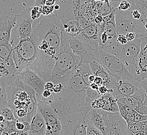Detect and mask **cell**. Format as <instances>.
Returning <instances> with one entry per match:
<instances>
[{"instance_id":"6da1fadb","label":"cell","mask_w":147,"mask_h":135,"mask_svg":"<svg viewBox=\"0 0 147 135\" xmlns=\"http://www.w3.org/2000/svg\"><path fill=\"white\" fill-rule=\"evenodd\" d=\"M62 83V91L59 94L52 93L54 101L51 106L64 126L74 119L87 116L91 104L86 100V91L89 86L76 69Z\"/></svg>"},{"instance_id":"7a4b0ae2","label":"cell","mask_w":147,"mask_h":135,"mask_svg":"<svg viewBox=\"0 0 147 135\" xmlns=\"http://www.w3.org/2000/svg\"><path fill=\"white\" fill-rule=\"evenodd\" d=\"M68 35L63 27L61 31V45L59 55L56 60L50 82L54 84L62 83L76 70L80 63V58L75 55L71 50Z\"/></svg>"},{"instance_id":"3957f363","label":"cell","mask_w":147,"mask_h":135,"mask_svg":"<svg viewBox=\"0 0 147 135\" xmlns=\"http://www.w3.org/2000/svg\"><path fill=\"white\" fill-rule=\"evenodd\" d=\"M87 118L103 135H128L125 129L127 123L119 112H109L102 109H91Z\"/></svg>"},{"instance_id":"277c9868","label":"cell","mask_w":147,"mask_h":135,"mask_svg":"<svg viewBox=\"0 0 147 135\" xmlns=\"http://www.w3.org/2000/svg\"><path fill=\"white\" fill-rule=\"evenodd\" d=\"M39 37L33 26V32L28 38L13 48V57L17 73L27 68L34 71L38 56Z\"/></svg>"},{"instance_id":"5b68a950","label":"cell","mask_w":147,"mask_h":135,"mask_svg":"<svg viewBox=\"0 0 147 135\" xmlns=\"http://www.w3.org/2000/svg\"><path fill=\"white\" fill-rule=\"evenodd\" d=\"M147 36L136 39L125 45H122L117 42L100 48L117 57L124 64L129 72L138 78V62L141 45Z\"/></svg>"},{"instance_id":"8992f818","label":"cell","mask_w":147,"mask_h":135,"mask_svg":"<svg viewBox=\"0 0 147 135\" xmlns=\"http://www.w3.org/2000/svg\"><path fill=\"white\" fill-rule=\"evenodd\" d=\"M64 24L56 14L43 16L39 23L35 20L33 26L40 40L48 43L52 49L60 53L61 45V31Z\"/></svg>"},{"instance_id":"52a82bcc","label":"cell","mask_w":147,"mask_h":135,"mask_svg":"<svg viewBox=\"0 0 147 135\" xmlns=\"http://www.w3.org/2000/svg\"><path fill=\"white\" fill-rule=\"evenodd\" d=\"M99 61L108 73L119 81H128L140 83L142 80L134 76L128 70L122 61L112 54L99 48Z\"/></svg>"},{"instance_id":"ba28073f","label":"cell","mask_w":147,"mask_h":135,"mask_svg":"<svg viewBox=\"0 0 147 135\" xmlns=\"http://www.w3.org/2000/svg\"><path fill=\"white\" fill-rule=\"evenodd\" d=\"M115 10L117 34L126 36L129 33H134L136 39L145 37L147 31L144 25L139 20L135 19L131 14V11H121L117 9Z\"/></svg>"},{"instance_id":"9c48e42d","label":"cell","mask_w":147,"mask_h":135,"mask_svg":"<svg viewBox=\"0 0 147 135\" xmlns=\"http://www.w3.org/2000/svg\"><path fill=\"white\" fill-rule=\"evenodd\" d=\"M32 7L25 9L17 16V23L11 32L10 43L13 48L16 47L20 42L30 37L33 32V23L31 12Z\"/></svg>"},{"instance_id":"30bf717a","label":"cell","mask_w":147,"mask_h":135,"mask_svg":"<svg viewBox=\"0 0 147 135\" xmlns=\"http://www.w3.org/2000/svg\"><path fill=\"white\" fill-rule=\"evenodd\" d=\"M83 2L82 1H57L56 3L59 5V9L54 11V14L59 17L64 25L79 17H84L82 9Z\"/></svg>"},{"instance_id":"8fae6325","label":"cell","mask_w":147,"mask_h":135,"mask_svg":"<svg viewBox=\"0 0 147 135\" xmlns=\"http://www.w3.org/2000/svg\"><path fill=\"white\" fill-rule=\"evenodd\" d=\"M38 111L41 113L47 125L45 135H62V124L51 105L45 104L39 100Z\"/></svg>"},{"instance_id":"7c38bea8","label":"cell","mask_w":147,"mask_h":135,"mask_svg":"<svg viewBox=\"0 0 147 135\" xmlns=\"http://www.w3.org/2000/svg\"><path fill=\"white\" fill-rule=\"evenodd\" d=\"M111 95L117 100L122 98L135 96L145 101L146 97V94L142 87L141 82L138 83L128 81H117L116 87L113 89V93Z\"/></svg>"},{"instance_id":"4fadbf2b","label":"cell","mask_w":147,"mask_h":135,"mask_svg":"<svg viewBox=\"0 0 147 135\" xmlns=\"http://www.w3.org/2000/svg\"><path fill=\"white\" fill-rule=\"evenodd\" d=\"M69 42L73 52L80 58V65L85 62L90 63L92 61H99V49L97 50L92 47L78 36L71 37Z\"/></svg>"},{"instance_id":"5bb4252c","label":"cell","mask_w":147,"mask_h":135,"mask_svg":"<svg viewBox=\"0 0 147 135\" xmlns=\"http://www.w3.org/2000/svg\"><path fill=\"white\" fill-rule=\"evenodd\" d=\"M17 79L28 85L36 92L38 101L41 100L43 92L45 90L46 82L34 71L29 68L17 73Z\"/></svg>"},{"instance_id":"9a60e30c","label":"cell","mask_w":147,"mask_h":135,"mask_svg":"<svg viewBox=\"0 0 147 135\" xmlns=\"http://www.w3.org/2000/svg\"><path fill=\"white\" fill-rule=\"evenodd\" d=\"M89 121L87 116L70 121L63 126L62 135H86Z\"/></svg>"},{"instance_id":"2e32d148","label":"cell","mask_w":147,"mask_h":135,"mask_svg":"<svg viewBox=\"0 0 147 135\" xmlns=\"http://www.w3.org/2000/svg\"><path fill=\"white\" fill-rule=\"evenodd\" d=\"M78 37L84 42L93 48L99 50L100 48L98 25L94 23L82 29Z\"/></svg>"},{"instance_id":"e0dca14e","label":"cell","mask_w":147,"mask_h":135,"mask_svg":"<svg viewBox=\"0 0 147 135\" xmlns=\"http://www.w3.org/2000/svg\"><path fill=\"white\" fill-rule=\"evenodd\" d=\"M13 48L9 41L0 39V60H2L10 70L17 72L13 57Z\"/></svg>"},{"instance_id":"ac0fdd59","label":"cell","mask_w":147,"mask_h":135,"mask_svg":"<svg viewBox=\"0 0 147 135\" xmlns=\"http://www.w3.org/2000/svg\"><path fill=\"white\" fill-rule=\"evenodd\" d=\"M119 112L127 124L147 121V116H143L130 107L117 101Z\"/></svg>"},{"instance_id":"d6986e66","label":"cell","mask_w":147,"mask_h":135,"mask_svg":"<svg viewBox=\"0 0 147 135\" xmlns=\"http://www.w3.org/2000/svg\"><path fill=\"white\" fill-rule=\"evenodd\" d=\"M18 15L14 16H1L0 20V39L9 41L11 32L17 23Z\"/></svg>"},{"instance_id":"ffe728a7","label":"cell","mask_w":147,"mask_h":135,"mask_svg":"<svg viewBox=\"0 0 147 135\" xmlns=\"http://www.w3.org/2000/svg\"><path fill=\"white\" fill-rule=\"evenodd\" d=\"M138 78L142 80L147 79V36L141 45L138 62Z\"/></svg>"},{"instance_id":"44dd1931","label":"cell","mask_w":147,"mask_h":135,"mask_svg":"<svg viewBox=\"0 0 147 135\" xmlns=\"http://www.w3.org/2000/svg\"><path fill=\"white\" fill-rule=\"evenodd\" d=\"M47 125L45 121L40 113L37 111V114L30 123V128L29 130V135H45Z\"/></svg>"},{"instance_id":"7402d4cb","label":"cell","mask_w":147,"mask_h":135,"mask_svg":"<svg viewBox=\"0 0 147 135\" xmlns=\"http://www.w3.org/2000/svg\"><path fill=\"white\" fill-rule=\"evenodd\" d=\"M17 72L11 70L0 60V80L5 83L6 86L13 84L17 79Z\"/></svg>"},{"instance_id":"603a6c76","label":"cell","mask_w":147,"mask_h":135,"mask_svg":"<svg viewBox=\"0 0 147 135\" xmlns=\"http://www.w3.org/2000/svg\"><path fill=\"white\" fill-rule=\"evenodd\" d=\"M128 135H147V121L127 124Z\"/></svg>"},{"instance_id":"cb8c5ba5","label":"cell","mask_w":147,"mask_h":135,"mask_svg":"<svg viewBox=\"0 0 147 135\" xmlns=\"http://www.w3.org/2000/svg\"><path fill=\"white\" fill-rule=\"evenodd\" d=\"M102 98L105 100V106L102 110L109 112L115 113L119 112V108L117 104V100L111 94H107L105 95L102 96Z\"/></svg>"},{"instance_id":"d4e9b609","label":"cell","mask_w":147,"mask_h":135,"mask_svg":"<svg viewBox=\"0 0 147 135\" xmlns=\"http://www.w3.org/2000/svg\"><path fill=\"white\" fill-rule=\"evenodd\" d=\"M76 70L78 73L82 76L86 84L89 86L90 85L89 81L90 78L91 76L94 75L92 71L91 70L89 63H82V64L79 65V66L77 68Z\"/></svg>"},{"instance_id":"484cf974","label":"cell","mask_w":147,"mask_h":135,"mask_svg":"<svg viewBox=\"0 0 147 135\" xmlns=\"http://www.w3.org/2000/svg\"><path fill=\"white\" fill-rule=\"evenodd\" d=\"M64 28L66 32L71 37L78 36L82 30L81 26L76 20H71L64 25Z\"/></svg>"},{"instance_id":"4316f807","label":"cell","mask_w":147,"mask_h":135,"mask_svg":"<svg viewBox=\"0 0 147 135\" xmlns=\"http://www.w3.org/2000/svg\"><path fill=\"white\" fill-rule=\"evenodd\" d=\"M98 26L106 33H107L109 36L117 39L118 35L117 34L116 31L115 18H114L113 20L108 23H105L103 22L101 24L98 25Z\"/></svg>"},{"instance_id":"83f0119b","label":"cell","mask_w":147,"mask_h":135,"mask_svg":"<svg viewBox=\"0 0 147 135\" xmlns=\"http://www.w3.org/2000/svg\"><path fill=\"white\" fill-rule=\"evenodd\" d=\"M134 9L138 10L142 15L140 21L144 24L147 23V0H133Z\"/></svg>"},{"instance_id":"f1b7e54d","label":"cell","mask_w":147,"mask_h":135,"mask_svg":"<svg viewBox=\"0 0 147 135\" xmlns=\"http://www.w3.org/2000/svg\"><path fill=\"white\" fill-rule=\"evenodd\" d=\"M0 108L10 107L8 101V95L6 85L4 82L0 80Z\"/></svg>"},{"instance_id":"f546056e","label":"cell","mask_w":147,"mask_h":135,"mask_svg":"<svg viewBox=\"0 0 147 135\" xmlns=\"http://www.w3.org/2000/svg\"><path fill=\"white\" fill-rule=\"evenodd\" d=\"M14 121H4L1 122V130L2 132H6L9 135L14 132H18L16 128V122Z\"/></svg>"},{"instance_id":"4dcf8cb0","label":"cell","mask_w":147,"mask_h":135,"mask_svg":"<svg viewBox=\"0 0 147 135\" xmlns=\"http://www.w3.org/2000/svg\"><path fill=\"white\" fill-rule=\"evenodd\" d=\"M0 114L2 116L4 120L14 121L16 120L15 116L13 110L10 107H4L0 108Z\"/></svg>"},{"instance_id":"1f68e13d","label":"cell","mask_w":147,"mask_h":135,"mask_svg":"<svg viewBox=\"0 0 147 135\" xmlns=\"http://www.w3.org/2000/svg\"><path fill=\"white\" fill-rule=\"evenodd\" d=\"M98 90H93L90 86H89L86 91V100L89 104L101 97Z\"/></svg>"},{"instance_id":"d6a6232c","label":"cell","mask_w":147,"mask_h":135,"mask_svg":"<svg viewBox=\"0 0 147 135\" xmlns=\"http://www.w3.org/2000/svg\"><path fill=\"white\" fill-rule=\"evenodd\" d=\"M100 14L103 17L110 14L112 11H114L112 7L109 4V1H103V3L100 9H99Z\"/></svg>"},{"instance_id":"836d02e7","label":"cell","mask_w":147,"mask_h":135,"mask_svg":"<svg viewBox=\"0 0 147 135\" xmlns=\"http://www.w3.org/2000/svg\"><path fill=\"white\" fill-rule=\"evenodd\" d=\"M86 135H103L100 130L98 129L90 121H89L87 127Z\"/></svg>"},{"instance_id":"e575fe53","label":"cell","mask_w":147,"mask_h":135,"mask_svg":"<svg viewBox=\"0 0 147 135\" xmlns=\"http://www.w3.org/2000/svg\"><path fill=\"white\" fill-rule=\"evenodd\" d=\"M41 14L43 16H48L50 15L53 14L54 11V5L53 6H43L40 7Z\"/></svg>"},{"instance_id":"d590c367","label":"cell","mask_w":147,"mask_h":135,"mask_svg":"<svg viewBox=\"0 0 147 135\" xmlns=\"http://www.w3.org/2000/svg\"><path fill=\"white\" fill-rule=\"evenodd\" d=\"M41 9L40 7L37 6H32V9L31 10V15L32 19L35 21L39 18L41 15Z\"/></svg>"},{"instance_id":"8d00e7d4","label":"cell","mask_w":147,"mask_h":135,"mask_svg":"<svg viewBox=\"0 0 147 135\" xmlns=\"http://www.w3.org/2000/svg\"><path fill=\"white\" fill-rule=\"evenodd\" d=\"M98 92H99V94L101 96H102L105 95L107 94H112L113 93V90H112L109 89L106 86L103 85V86H100V87H99Z\"/></svg>"},{"instance_id":"74e56055","label":"cell","mask_w":147,"mask_h":135,"mask_svg":"<svg viewBox=\"0 0 147 135\" xmlns=\"http://www.w3.org/2000/svg\"><path fill=\"white\" fill-rule=\"evenodd\" d=\"M16 128L18 132H23L25 130V124L24 122L16 120Z\"/></svg>"},{"instance_id":"f35d334b","label":"cell","mask_w":147,"mask_h":135,"mask_svg":"<svg viewBox=\"0 0 147 135\" xmlns=\"http://www.w3.org/2000/svg\"><path fill=\"white\" fill-rule=\"evenodd\" d=\"M41 101H42L43 103H44L45 104L51 105L54 101V96L52 94L50 97H49L48 98H44L43 97H41Z\"/></svg>"},{"instance_id":"ab89813d","label":"cell","mask_w":147,"mask_h":135,"mask_svg":"<svg viewBox=\"0 0 147 135\" xmlns=\"http://www.w3.org/2000/svg\"><path fill=\"white\" fill-rule=\"evenodd\" d=\"M115 18V10L112 11L110 14L103 17V23H108Z\"/></svg>"},{"instance_id":"60d3db41","label":"cell","mask_w":147,"mask_h":135,"mask_svg":"<svg viewBox=\"0 0 147 135\" xmlns=\"http://www.w3.org/2000/svg\"><path fill=\"white\" fill-rule=\"evenodd\" d=\"M117 41L122 45H125L128 43L126 37L123 35H119L117 38Z\"/></svg>"},{"instance_id":"b9f144b4","label":"cell","mask_w":147,"mask_h":135,"mask_svg":"<svg viewBox=\"0 0 147 135\" xmlns=\"http://www.w3.org/2000/svg\"><path fill=\"white\" fill-rule=\"evenodd\" d=\"M122 1L120 0H113V1H109V4L112 9L114 10L119 7L120 3H121Z\"/></svg>"},{"instance_id":"7bdbcfd3","label":"cell","mask_w":147,"mask_h":135,"mask_svg":"<svg viewBox=\"0 0 147 135\" xmlns=\"http://www.w3.org/2000/svg\"><path fill=\"white\" fill-rule=\"evenodd\" d=\"M63 89V85L62 83H59L57 84H55L53 93L59 94L62 91Z\"/></svg>"},{"instance_id":"ee69618b","label":"cell","mask_w":147,"mask_h":135,"mask_svg":"<svg viewBox=\"0 0 147 135\" xmlns=\"http://www.w3.org/2000/svg\"><path fill=\"white\" fill-rule=\"evenodd\" d=\"M131 14L133 16V18L135 19L138 20H139L141 19L142 17V15L140 14V13L139 11L138 10L134 9L131 11Z\"/></svg>"},{"instance_id":"f6af8a7d","label":"cell","mask_w":147,"mask_h":135,"mask_svg":"<svg viewBox=\"0 0 147 135\" xmlns=\"http://www.w3.org/2000/svg\"><path fill=\"white\" fill-rule=\"evenodd\" d=\"M54 84L51 82H47L45 83V90H49L51 93H53V88H54Z\"/></svg>"},{"instance_id":"bcb514c9","label":"cell","mask_w":147,"mask_h":135,"mask_svg":"<svg viewBox=\"0 0 147 135\" xmlns=\"http://www.w3.org/2000/svg\"><path fill=\"white\" fill-rule=\"evenodd\" d=\"M94 83L98 85L100 87L105 85V81H104L103 79L99 76H96V79L94 81Z\"/></svg>"},{"instance_id":"7dc6e473","label":"cell","mask_w":147,"mask_h":135,"mask_svg":"<svg viewBox=\"0 0 147 135\" xmlns=\"http://www.w3.org/2000/svg\"><path fill=\"white\" fill-rule=\"evenodd\" d=\"M103 17L101 15H99L98 16H96L93 20V22L96 25H100L101 23H103Z\"/></svg>"},{"instance_id":"c3c4849f","label":"cell","mask_w":147,"mask_h":135,"mask_svg":"<svg viewBox=\"0 0 147 135\" xmlns=\"http://www.w3.org/2000/svg\"><path fill=\"white\" fill-rule=\"evenodd\" d=\"M126 39H127L128 42H132L134 40L136 39V34L134 33H128L126 35Z\"/></svg>"},{"instance_id":"681fc988","label":"cell","mask_w":147,"mask_h":135,"mask_svg":"<svg viewBox=\"0 0 147 135\" xmlns=\"http://www.w3.org/2000/svg\"><path fill=\"white\" fill-rule=\"evenodd\" d=\"M52 95V93L51 92H50L49 90H45L42 94V97L44 98H48L49 97H50Z\"/></svg>"},{"instance_id":"f907efd6","label":"cell","mask_w":147,"mask_h":135,"mask_svg":"<svg viewBox=\"0 0 147 135\" xmlns=\"http://www.w3.org/2000/svg\"><path fill=\"white\" fill-rule=\"evenodd\" d=\"M89 86L93 90H98V91L99 90V87H100V86H99L98 85H96V84H95L94 83H92Z\"/></svg>"},{"instance_id":"816d5d0a","label":"cell","mask_w":147,"mask_h":135,"mask_svg":"<svg viewBox=\"0 0 147 135\" xmlns=\"http://www.w3.org/2000/svg\"><path fill=\"white\" fill-rule=\"evenodd\" d=\"M19 135V132H14V133H13V134H11V135Z\"/></svg>"},{"instance_id":"f5cc1de1","label":"cell","mask_w":147,"mask_h":135,"mask_svg":"<svg viewBox=\"0 0 147 135\" xmlns=\"http://www.w3.org/2000/svg\"><path fill=\"white\" fill-rule=\"evenodd\" d=\"M1 135H9L8 134L6 133V132H2L1 133Z\"/></svg>"},{"instance_id":"db71d44e","label":"cell","mask_w":147,"mask_h":135,"mask_svg":"<svg viewBox=\"0 0 147 135\" xmlns=\"http://www.w3.org/2000/svg\"><path fill=\"white\" fill-rule=\"evenodd\" d=\"M144 27H145V28H146V30L147 31V23H146L144 24Z\"/></svg>"}]
</instances>
